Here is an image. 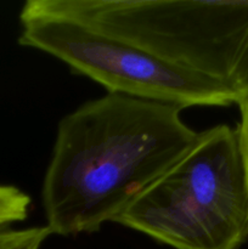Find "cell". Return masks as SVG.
<instances>
[{
	"instance_id": "5b68a950",
	"label": "cell",
	"mask_w": 248,
	"mask_h": 249,
	"mask_svg": "<svg viewBox=\"0 0 248 249\" xmlns=\"http://www.w3.org/2000/svg\"><path fill=\"white\" fill-rule=\"evenodd\" d=\"M31 197L11 185H0V228L18 221L28 216Z\"/></svg>"
},
{
	"instance_id": "7a4b0ae2",
	"label": "cell",
	"mask_w": 248,
	"mask_h": 249,
	"mask_svg": "<svg viewBox=\"0 0 248 249\" xmlns=\"http://www.w3.org/2000/svg\"><path fill=\"white\" fill-rule=\"evenodd\" d=\"M114 224L174 249H238L248 238V180L237 130L198 133L186 153Z\"/></svg>"
},
{
	"instance_id": "52a82bcc",
	"label": "cell",
	"mask_w": 248,
	"mask_h": 249,
	"mask_svg": "<svg viewBox=\"0 0 248 249\" xmlns=\"http://www.w3.org/2000/svg\"><path fill=\"white\" fill-rule=\"evenodd\" d=\"M237 106L240 108L241 118L236 130H237L238 140H240L241 152H242L243 162H245V168L248 180V100L247 101L241 102Z\"/></svg>"
},
{
	"instance_id": "6da1fadb",
	"label": "cell",
	"mask_w": 248,
	"mask_h": 249,
	"mask_svg": "<svg viewBox=\"0 0 248 249\" xmlns=\"http://www.w3.org/2000/svg\"><path fill=\"white\" fill-rule=\"evenodd\" d=\"M181 111L106 94L66 114L41 187L51 233H92L114 223L196 141Z\"/></svg>"
},
{
	"instance_id": "3957f363",
	"label": "cell",
	"mask_w": 248,
	"mask_h": 249,
	"mask_svg": "<svg viewBox=\"0 0 248 249\" xmlns=\"http://www.w3.org/2000/svg\"><path fill=\"white\" fill-rule=\"evenodd\" d=\"M70 16L248 100V1L53 0Z\"/></svg>"
},
{
	"instance_id": "277c9868",
	"label": "cell",
	"mask_w": 248,
	"mask_h": 249,
	"mask_svg": "<svg viewBox=\"0 0 248 249\" xmlns=\"http://www.w3.org/2000/svg\"><path fill=\"white\" fill-rule=\"evenodd\" d=\"M19 45L45 53L107 94L187 107L235 105L221 87L173 66L99 27L61 11L53 0H27L19 12Z\"/></svg>"
},
{
	"instance_id": "8992f818",
	"label": "cell",
	"mask_w": 248,
	"mask_h": 249,
	"mask_svg": "<svg viewBox=\"0 0 248 249\" xmlns=\"http://www.w3.org/2000/svg\"><path fill=\"white\" fill-rule=\"evenodd\" d=\"M51 231L48 226L9 230L0 228V249H40Z\"/></svg>"
}]
</instances>
